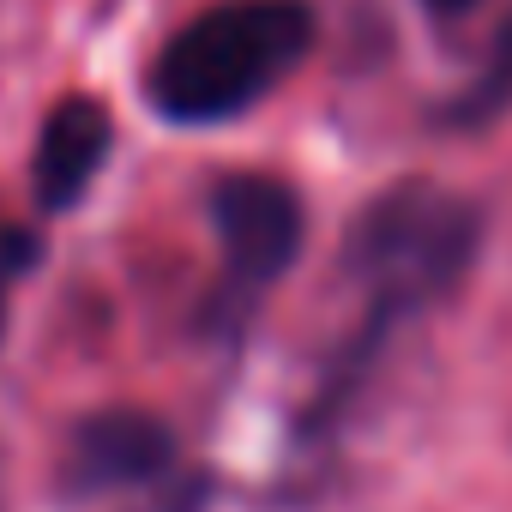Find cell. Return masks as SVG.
Wrapping results in <instances>:
<instances>
[{
    "label": "cell",
    "instance_id": "7",
    "mask_svg": "<svg viewBox=\"0 0 512 512\" xmlns=\"http://www.w3.org/2000/svg\"><path fill=\"white\" fill-rule=\"evenodd\" d=\"M31 260H37V241L25 229H0V320H7V296H13V284Z\"/></svg>",
    "mask_w": 512,
    "mask_h": 512
},
{
    "label": "cell",
    "instance_id": "4",
    "mask_svg": "<svg viewBox=\"0 0 512 512\" xmlns=\"http://www.w3.org/2000/svg\"><path fill=\"white\" fill-rule=\"evenodd\" d=\"M163 470H169V428L139 410H103L79 422V434L67 440L61 482L67 494H97V488L157 482Z\"/></svg>",
    "mask_w": 512,
    "mask_h": 512
},
{
    "label": "cell",
    "instance_id": "2",
    "mask_svg": "<svg viewBox=\"0 0 512 512\" xmlns=\"http://www.w3.org/2000/svg\"><path fill=\"white\" fill-rule=\"evenodd\" d=\"M476 235H482V217L464 199L422 181L392 187L362 211L350 235V278L374 296V326L362 350H374V338L398 326V314L452 290V278L476 253Z\"/></svg>",
    "mask_w": 512,
    "mask_h": 512
},
{
    "label": "cell",
    "instance_id": "6",
    "mask_svg": "<svg viewBox=\"0 0 512 512\" xmlns=\"http://www.w3.org/2000/svg\"><path fill=\"white\" fill-rule=\"evenodd\" d=\"M506 109H512V19L494 31L482 73L458 91V103L446 109V121H452V127H488V121L506 115Z\"/></svg>",
    "mask_w": 512,
    "mask_h": 512
},
{
    "label": "cell",
    "instance_id": "3",
    "mask_svg": "<svg viewBox=\"0 0 512 512\" xmlns=\"http://www.w3.org/2000/svg\"><path fill=\"white\" fill-rule=\"evenodd\" d=\"M211 223L223 235L229 290H266L302 247V199L272 175H229L211 187Z\"/></svg>",
    "mask_w": 512,
    "mask_h": 512
},
{
    "label": "cell",
    "instance_id": "5",
    "mask_svg": "<svg viewBox=\"0 0 512 512\" xmlns=\"http://www.w3.org/2000/svg\"><path fill=\"white\" fill-rule=\"evenodd\" d=\"M103 157H109V115H103V103L67 97L49 115L43 145H37V199L49 211H67L85 193V181L103 169Z\"/></svg>",
    "mask_w": 512,
    "mask_h": 512
},
{
    "label": "cell",
    "instance_id": "8",
    "mask_svg": "<svg viewBox=\"0 0 512 512\" xmlns=\"http://www.w3.org/2000/svg\"><path fill=\"white\" fill-rule=\"evenodd\" d=\"M145 512H205V482H175V488H163Z\"/></svg>",
    "mask_w": 512,
    "mask_h": 512
},
{
    "label": "cell",
    "instance_id": "1",
    "mask_svg": "<svg viewBox=\"0 0 512 512\" xmlns=\"http://www.w3.org/2000/svg\"><path fill=\"white\" fill-rule=\"evenodd\" d=\"M308 43V0H223L163 43L145 91L169 121H229L296 73Z\"/></svg>",
    "mask_w": 512,
    "mask_h": 512
},
{
    "label": "cell",
    "instance_id": "9",
    "mask_svg": "<svg viewBox=\"0 0 512 512\" xmlns=\"http://www.w3.org/2000/svg\"><path fill=\"white\" fill-rule=\"evenodd\" d=\"M422 7H434V13H464L470 0H422Z\"/></svg>",
    "mask_w": 512,
    "mask_h": 512
}]
</instances>
